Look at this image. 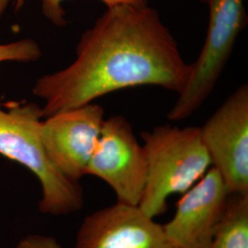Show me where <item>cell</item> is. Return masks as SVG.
<instances>
[{"label": "cell", "mask_w": 248, "mask_h": 248, "mask_svg": "<svg viewBox=\"0 0 248 248\" xmlns=\"http://www.w3.org/2000/svg\"><path fill=\"white\" fill-rule=\"evenodd\" d=\"M191 70L156 9L120 5L83 32L70 65L40 78L32 91L45 100L47 118L128 88L154 86L178 95Z\"/></svg>", "instance_id": "cell-1"}, {"label": "cell", "mask_w": 248, "mask_h": 248, "mask_svg": "<svg viewBox=\"0 0 248 248\" xmlns=\"http://www.w3.org/2000/svg\"><path fill=\"white\" fill-rule=\"evenodd\" d=\"M147 162L139 208L155 219L168 211V200L183 194L212 167L201 128L165 124L141 133Z\"/></svg>", "instance_id": "cell-2"}, {"label": "cell", "mask_w": 248, "mask_h": 248, "mask_svg": "<svg viewBox=\"0 0 248 248\" xmlns=\"http://www.w3.org/2000/svg\"><path fill=\"white\" fill-rule=\"evenodd\" d=\"M42 108L34 103H0V155L31 170L42 186L39 210L50 215L77 213L84 206L79 182L53 166L42 141Z\"/></svg>", "instance_id": "cell-3"}, {"label": "cell", "mask_w": 248, "mask_h": 248, "mask_svg": "<svg viewBox=\"0 0 248 248\" xmlns=\"http://www.w3.org/2000/svg\"><path fill=\"white\" fill-rule=\"evenodd\" d=\"M203 1L209 6L207 34L202 52L192 62L186 86L168 113V119L172 122L193 115L211 96L240 32L248 23L245 0Z\"/></svg>", "instance_id": "cell-4"}, {"label": "cell", "mask_w": 248, "mask_h": 248, "mask_svg": "<svg viewBox=\"0 0 248 248\" xmlns=\"http://www.w3.org/2000/svg\"><path fill=\"white\" fill-rule=\"evenodd\" d=\"M146 173L145 151L131 124L122 115L105 120L87 175L105 181L114 190L117 202L139 206Z\"/></svg>", "instance_id": "cell-5"}, {"label": "cell", "mask_w": 248, "mask_h": 248, "mask_svg": "<svg viewBox=\"0 0 248 248\" xmlns=\"http://www.w3.org/2000/svg\"><path fill=\"white\" fill-rule=\"evenodd\" d=\"M212 167L230 194H248V86L241 85L201 128Z\"/></svg>", "instance_id": "cell-6"}, {"label": "cell", "mask_w": 248, "mask_h": 248, "mask_svg": "<svg viewBox=\"0 0 248 248\" xmlns=\"http://www.w3.org/2000/svg\"><path fill=\"white\" fill-rule=\"evenodd\" d=\"M104 121L103 108L95 103L61 110L43 121L46 154L64 177L79 182L87 175Z\"/></svg>", "instance_id": "cell-7"}, {"label": "cell", "mask_w": 248, "mask_h": 248, "mask_svg": "<svg viewBox=\"0 0 248 248\" xmlns=\"http://www.w3.org/2000/svg\"><path fill=\"white\" fill-rule=\"evenodd\" d=\"M230 193L219 172L211 167L177 202L176 213L163 229L177 248H212L213 236Z\"/></svg>", "instance_id": "cell-8"}, {"label": "cell", "mask_w": 248, "mask_h": 248, "mask_svg": "<svg viewBox=\"0 0 248 248\" xmlns=\"http://www.w3.org/2000/svg\"><path fill=\"white\" fill-rule=\"evenodd\" d=\"M75 248H177L138 206L117 202L85 218Z\"/></svg>", "instance_id": "cell-9"}, {"label": "cell", "mask_w": 248, "mask_h": 248, "mask_svg": "<svg viewBox=\"0 0 248 248\" xmlns=\"http://www.w3.org/2000/svg\"><path fill=\"white\" fill-rule=\"evenodd\" d=\"M212 248H248V194H230Z\"/></svg>", "instance_id": "cell-10"}, {"label": "cell", "mask_w": 248, "mask_h": 248, "mask_svg": "<svg viewBox=\"0 0 248 248\" xmlns=\"http://www.w3.org/2000/svg\"><path fill=\"white\" fill-rule=\"evenodd\" d=\"M25 0H15L16 10L22 8ZM64 0H41L43 12L45 17L48 18L55 26H64L67 22L64 18L65 12L62 9V3ZM107 8L115 7L120 5H133L140 6L147 4V0H99Z\"/></svg>", "instance_id": "cell-11"}, {"label": "cell", "mask_w": 248, "mask_h": 248, "mask_svg": "<svg viewBox=\"0 0 248 248\" xmlns=\"http://www.w3.org/2000/svg\"><path fill=\"white\" fill-rule=\"evenodd\" d=\"M42 55L40 46L34 40L26 39L8 45H0V62L5 61L30 62Z\"/></svg>", "instance_id": "cell-12"}, {"label": "cell", "mask_w": 248, "mask_h": 248, "mask_svg": "<svg viewBox=\"0 0 248 248\" xmlns=\"http://www.w3.org/2000/svg\"><path fill=\"white\" fill-rule=\"evenodd\" d=\"M16 248H62L53 236L44 234H28L20 240Z\"/></svg>", "instance_id": "cell-13"}, {"label": "cell", "mask_w": 248, "mask_h": 248, "mask_svg": "<svg viewBox=\"0 0 248 248\" xmlns=\"http://www.w3.org/2000/svg\"><path fill=\"white\" fill-rule=\"evenodd\" d=\"M11 0H0V18H2L4 12L6 11L7 7L9 6V2Z\"/></svg>", "instance_id": "cell-14"}]
</instances>
